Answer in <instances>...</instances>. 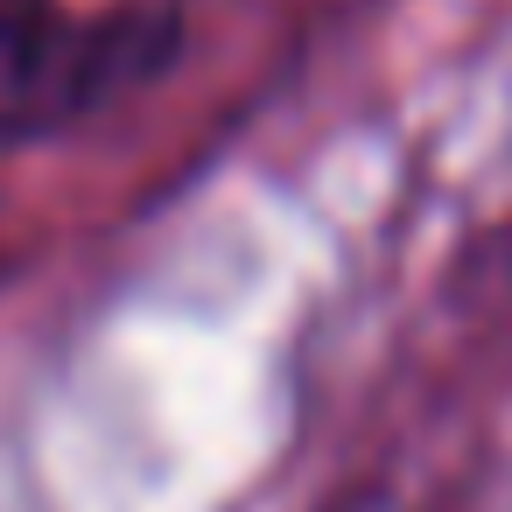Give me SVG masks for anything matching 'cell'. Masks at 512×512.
<instances>
[{
  "label": "cell",
  "mask_w": 512,
  "mask_h": 512,
  "mask_svg": "<svg viewBox=\"0 0 512 512\" xmlns=\"http://www.w3.org/2000/svg\"><path fill=\"white\" fill-rule=\"evenodd\" d=\"M50 22V8H43V0H0V64H8L36 29Z\"/></svg>",
  "instance_id": "obj_2"
},
{
  "label": "cell",
  "mask_w": 512,
  "mask_h": 512,
  "mask_svg": "<svg viewBox=\"0 0 512 512\" xmlns=\"http://www.w3.org/2000/svg\"><path fill=\"white\" fill-rule=\"evenodd\" d=\"M169 15H106V22H43L8 64H0V120L43 127L92 113L141 85L169 57Z\"/></svg>",
  "instance_id": "obj_1"
},
{
  "label": "cell",
  "mask_w": 512,
  "mask_h": 512,
  "mask_svg": "<svg viewBox=\"0 0 512 512\" xmlns=\"http://www.w3.org/2000/svg\"><path fill=\"white\" fill-rule=\"evenodd\" d=\"M491 274H498V295L512 302V232L498 239V253H491Z\"/></svg>",
  "instance_id": "obj_3"
}]
</instances>
